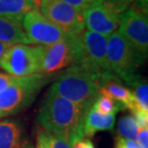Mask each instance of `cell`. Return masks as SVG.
<instances>
[{
	"mask_svg": "<svg viewBox=\"0 0 148 148\" xmlns=\"http://www.w3.org/2000/svg\"><path fill=\"white\" fill-rule=\"evenodd\" d=\"M131 3L125 0H103L85 12V28L109 37L117 31L122 16Z\"/></svg>",
	"mask_w": 148,
	"mask_h": 148,
	"instance_id": "52a82bcc",
	"label": "cell"
},
{
	"mask_svg": "<svg viewBox=\"0 0 148 148\" xmlns=\"http://www.w3.org/2000/svg\"><path fill=\"white\" fill-rule=\"evenodd\" d=\"M0 42L30 44L23 31L21 21L0 16Z\"/></svg>",
	"mask_w": 148,
	"mask_h": 148,
	"instance_id": "2e32d148",
	"label": "cell"
},
{
	"mask_svg": "<svg viewBox=\"0 0 148 148\" xmlns=\"http://www.w3.org/2000/svg\"><path fill=\"white\" fill-rule=\"evenodd\" d=\"M107 60L111 72L128 85L140 81L138 69L143 61L117 31L107 38Z\"/></svg>",
	"mask_w": 148,
	"mask_h": 148,
	"instance_id": "277c9868",
	"label": "cell"
},
{
	"mask_svg": "<svg viewBox=\"0 0 148 148\" xmlns=\"http://www.w3.org/2000/svg\"><path fill=\"white\" fill-rule=\"evenodd\" d=\"M41 45L10 44L0 59V67L9 75L24 77L40 73Z\"/></svg>",
	"mask_w": 148,
	"mask_h": 148,
	"instance_id": "8992f818",
	"label": "cell"
},
{
	"mask_svg": "<svg viewBox=\"0 0 148 148\" xmlns=\"http://www.w3.org/2000/svg\"><path fill=\"white\" fill-rule=\"evenodd\" d=\"M138 143L143 148H148V128H140L138 132Z\"/></svg>",
	"mask_w": 148,
	"mask_h": 148,
	"instance_id": "603a6c76",
	"label": "cell"
},
{
	"mask_svg": "<svg viewBox=\"0 0 148 148\" xmlns=\"http://www.w3.org/2000/svg\"><path fill=\"white\" fill-rule=\"evenodd\" d=\"M14 77L11 76L6 73H0V92L4 90L6 88L10 85V83L13 81Z\"/></svg>",
	"mask_w": 148,
	"mask_h": 148,
	"instance_id": "cb8c5ba5",
	"label": "cell"
},
{
	"mask_svg": "<svg viewBox=\"0 0 148 148\" xmlns=\"http://www.w3.org/2000/svg\"><path fill=\"white\" fill-rule=\"evenodd\" d=\"M116 148H143L135 140H126L120 137L117 138L116 140Z\"/></svg>",
	"mask_w": 148,
	"mask_h": 148,
	"instance_id": "7402d4cb",
	"label": "cell"
},
{
	"mask_svg": "<svg viewBox=\"0 0 148 148\" xmlns=\"http://www.w3.org/2000/svg\"><path fill=\"white\" fill-rule=\"evenodd\" d=\"M20 124L16 120L0 121V148H25Z\"/></svg>",
	"mask_w": 148,
	"mask_h": 148,
	"instance_id": "4fadbf2b",
	"label": "cell"
},
{
	"mask_svg": "<svg viewBox=\"0 0 148 148\" xmlns=\"http://www.w3.org/2000/svg\"><path fill=\"white\" fill-rule=\"evenodd\" d=\"M38 9V0H0V16L21 21L26 14Z\"/></svg>",
	"mask_w": 148,
	"mask_h": 148,
	"instance_id": "5bb4252c",
	"label": "cell"
},
{
	"mask_svg": "<svg viewBox=\"0 0 148 148\" xmlns=\"http://www.w3.org/2000/svg\"><path fill=\"white\" fill-rule=\"evenodd\" d=\"M64 1L76 9L77 11H79L80 13L84 14L87 10L99 4L103 0H64Z\"/></svg>",
	"mask_w": 148,
	"mask_h": 148,
	"instance_id": "44dd1931",
	"label": "cell"
},
{
	"mask_svg": "<svg viewBox=\"0 0 148 148\" xmlns=\"http://www.w3.org/2000/svg\"><path fill=\"white\" fill-rule=\"evenodd\" d=\"M92 108L103 114L117 112L118 111L125 109V107L121 103L114 101V100L111 99L110 97L100 95V94L92 104Z\"/></svg>",
	"mask_w": 148,
	"mask_h": 148,
	"instance_id": "d6986e66",
	"label": "cell"
},
{
	"mask_svg": "<svg viewBox=\"0 0 148 148\" xmlns=\"http://www.w3.org/2000/svg\"><path fill=\"white\" fill-rule=\"evenodd\" d=\"M115 114L116 112H112L109 114H100L91 106L85 116L84 137L90 138L98 131L112 130L114 126Z\"/></svg>",
	"mask_w": 148,
	"mask_h": 148,
	"instance_id": "7c38bea8",
	"label": "cell"
},
{
	"mask_svg": "<svg viewBox=\"0 0 148 148\" xmlns=\"http://www.w3.org/2000/svg\"><path fill=\"white\" fill-rule=\"evenodd\" d=\"M71 148H95L93 145V143H91L90 138H82L78 141H76L75 143L71 146Z\"/></svg>",
	"mask_w": 148,
	"mask_h": 148,
	"instance_id": "d4e9b609",
	"label": "cell"
},
{
	"mask_svg": "<svg viewBox=\"0 0 148 148\" xmlns=\"http://www.w3.org/2000/svg\"><path fill=\"white\" fill-rule=\"evenodd\" d=\"M117 32L143 62L148 54L147 0H135L124 12Z\"/></svg>",
	"mask_w": 148,
	"mask_h": 148,
	"instance_id": "5b68a950",
	"label": "cell"
},
{
	"mask_svg": "<svg viewBox=\"0 0 148 148\" xmlns=\"http://www.w3.org/2000/svg\"><path fill=\"white\" fill-rule=\"evenodd\" d=\"M107 38L108 37L88 30L77 35V64L90 66L99 71L111 72L107 60Z\"/></svg>",
	"mask_w": 148,
	"mask_h": 148,
	"instance_id": "30bf717a",
	"label": "cell"
},
{
	"mask_svg": "<svg viewBox=\"0 0 148 148\" xmlns=\"http://www.w3.org/2000/svg\"><path fill=\"white\" fill-rule=\"evenodd\" d=\"M114 78L116 76L112 72L73 64L60 74L49 90L88 110L99 96L100 88Z\"/></svg>",
	"mask_w": 148,
	"mask_h": 148,
	"instance_id": "7a4b0ae2",
	"label": "cell"
},
{
	"mask_svg": "<svg viewBox=\"0 0 148 148\" xmlns=\"http://www.w3.org/2000/svg\"><path fill=\"white\" fill-rule=\"evenodd\" d=\"M48 80V75L42 73L14 77L0 92V118L16 114L29 107Z\"/></svg>",
	"mask_w": 148,
	"mask_h": 148,
	"instance_id": "3957f363",
	"label": "cell"
},
{
	"mask_svg": "<svg viewBox=\"0 0 148 148\" xmlns=\"http://www.w3.org/2000/svg\"><path fill=\"white\" fill-rule=\"evenodd\" d=\"M10 45V44H6V43H2V42H0V59H1V56L2 54L4 53V51L6 50V48Z\"/></svg>",
	"mask_w": 148,
	"mask_h": 148,
	"instance_id": "484cf974",
	"label": "cell"
},
{
	"mask_svg": "<svg viewBox=\"0 0 148 148\" xmlns=\"http://www.w3.org/2000/svg\"><path fill=\"white\" fill-rule=\"evenodd\" d=\"M38 10L66 36H77L85 30L84 14L64 0H38Z\"/></svg>",
	"mask_w": 148,
	"mask_h": 148,
	"instance_id": "ba28073f",
	"label": "cell"
},
{
	"mask_svg": "<svg viewBox=\"0 0 148 148\" xmlns=\"http://www.w3.org/2000/svg\"><path fill=\"white\" fill-rule=\"evenodd\" d=\"M25 148H28V147H25Z\"/></svg>",
	"mask_w": 148,
	"mask_h": 148,
	"instance_id": "83f0119b",
	"label": "cell"
},
{
	"mask_svg": "<svg viewBox=\"0 0 148 148\" xmlns=\"http://www.w3.org/2000/svg\"><path fill=\"white\" fill-rule=\"evenodd\" d=\"M88 110L49 90L38 114L44 130L66 143L71 148L84 138V121Z\"/></svg>",
	"mask_w": 148,
	"mask_h": 148,
	"instance_id": "6da1fadb",
	"label": "cell"
},
{
	"mask_svg": "<svg viewBox=\"0 0 148 148\" xmlns=\"http://www.w3.org/2000/svg\"><path fill=\"white\" fill-rule=\"evenodd\" d=\"M99 94L110 97L114 101L121 103L124 107L131 111L135 109V101L133 98L132 91L121 85L116 78L106 82L100 88Z\"/></svg>",
	"mask_w": 148,
	"mask_h": 148,
	"instance_id": "9a60e30c",
	"label": "cell"
},
{
	"mask_svg": "<svg viewBox=\"0 0 148 148\" xmlns=\"http://www.w3.org/2000/svg\"><path fill=\"white\" fill-rule=\"evenodd\" d=\"M133 98L135 101V109L148 112V85L144 80H140L135 86ZM134 109V110H135ZM133 111V110H132Z\"/></svg>",
	"mask_w": 148,
	"mask_h": 148,
	"instance_id": "e0dca14e",
	"label": "cell"
},
{
	"mask_svg": "<svg viewBox=\"0 0 148 148\" xmlns=\"http://www.w3.org/2000/svg\"><path fill=\"white\" fill-rule=\"evenodd\" d=\"M117 130L119 137L126 140H136L138 132V128L132 115H126L118 121Z\"/></svg>",
	"mask_w": 148,
	"mask_h": 148,
	"instance_id": "ac0fdd59",
	"label": "cell"
},
{
	"mask_svg": "<svg viewBox=\"0 0 148 148\" xmlns=\"http://www.w3.org/2000/svg\"><path fill=\"white\" fill-rule=\"evenodd\" d=\"M37 145L41 148H70L66 143L45 130H38Z\"/></svg>",
	"mask_w": 148,
	"mask_h": 148,
	"instance_id": "ffe728a7",
	"label": "cell"
},
{
	"mask_svg": "<svg viewBox=\"0 0 148 148\" xmlns=\"http://www.w3.org/2000/svg\"><path fill=\"white\" fill-rule=\"evenodd\" d=\"M21 24L30 44L50 45L67 37L60 27L44 16L38 9L26 14L21 20Z\"/></svg>",
	"mask_w": 148,
	"mask_h": 148,
	"instance_id": "8fae6325",
	"label": "cell"
},
{
	"mask_svg": "<svg viewBox=\"0 0 148 148\" xmlns=\"http://www.w3.org/2000/svg\"><path fill=\"white\" fill-rule=\"evenodd\" d=\"M125 1H128V2H130V3H132L133 1H134V0H125Z\"/></svg>",
	"mask_w": 148,
	"mask_h": 148,
	"instance_id": "4316f807",
	"label": "cell"
},
{
	"mask_svg": "<svg viewBox=\"0 0 148 148\" xmlns=\"http://www.w3.org/2000/svg\"><path fill=\"white\" fill-rule=\"evenodd\" d=\"M78 42L77 36L66 38L50 45H41V62L40 73L48 75L64 67L77 64Z\"/></svg>",
	"mask_w": 148,
	"mask_h": 148,
	"instance_id": "9c48e42d",
	"label": "cell"
}]
</instances>
